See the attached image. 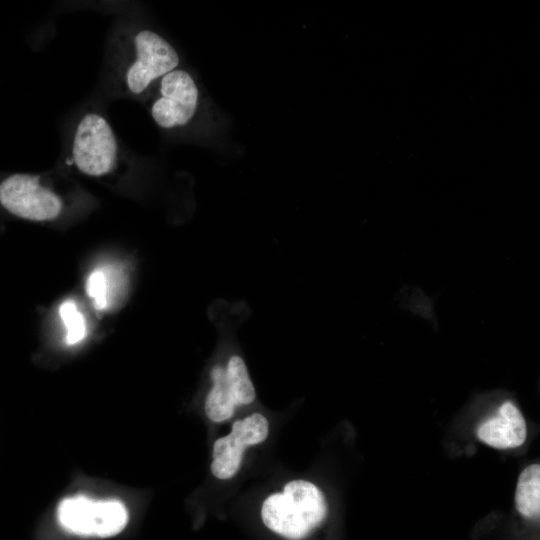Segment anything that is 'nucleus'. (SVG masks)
Returning <instances> with one entry per match:
<instances>
[{"label": "nucleus", "mask_w": 540, "mask_h": 540, "mask_svg": "<svg viewBox=\"0 0 540 540\" xmlns=\"http://www.w3.org/2000/svg\"><path fill=\"white\" fill-rule=\"evenodd\" d=\"M174 46L157 32L122 23L110 34L103 85L113 98L142 101L162 76L179 67Z\"/></svg>", "instance_id": "f257e3e1"}, {"label": "nucleus", "mask_w": 540, "mask_h": 540, "mask_svg": "<svg viewBox=\"0 0 540 540\" xmlns=\"http://www.w3.org/2000/svg\"><path fill=\"white\" fill-rule=\"evenodd\" d=\"M62 157L77 172L104 178L123 166L129 155L105 115L88 105L72 124Z\"/></svg>", "instance_id": "f03ea898"}, {"label": "nucleus", "mask_w": 540, "mask_h": 540, "mask_svg": "<svg viewBox=\"0 0 540 540\" xmlns=\"http://www.w3.org/2000/svg\"><path fill=\"white\" fill-rule=\"evenodd\" d=\"M327 511L322 491L309 481L297 479L263 501L261 518L268 529L283 538L302 540L322 524Z\"/></svg>", "instance_id": "7ed1b4c3"}, {"label": "nucleus", "mask_w": 540, "mask_h": 540, "mask_svg": "<svg viewBox=\"0 0 540 540\" xmlns=\"http://www.w3.org/2000/svg\"><path fill=\"white\" fill-rule=\"evenodd\" d=\"M142 102L160 129L180 132L193 122L198 113L200 91L193 75L178 67L154 83Z\"/></svg>", "instance_id": "20e7f679"}, {"label": "nucleus", "mask_w": 540, "mask_h": 540, "mask_svg": "<svg viewBox=\"0 0 540 540\" xmlns=\"http://www.w3.org/2000/svg\"><path fill=\"white\" fill-rule=\"evenodd\" d=\"M49 182L46 174H12L0 183V204L22 219L56 220L65 209V201Z\"/></svg>", "instance_id": "39448f33"}, {"label": "nucleus", "mask_w": 540, "mask_h": 540, "mask_svg": "<svg viewBox=\"0 0 540 540\" xmlns=\"http://www.w3.org/2000/svg\"><path fill=\"white\" fill-rule=\"evenodd\" d=\"M57 514L66 530L82 536L110 537L120 533L128 522V512L122 502L85 496L63 499Z\"/></svg>", "instance_id": "423d86ee"}, {"label": "nucleus", "mask_w": 540, "mask_h": 540, "mask_svg": "<svg viewBox=\"0 0 540 540\" xmlns=\"http://www.w3.org/2000/svg\"><path fill=\"white\" fill-rule=\"evenodd\" d=\"M210 377L212 386L206 396L205 412L213 422L225 421L237 405L251 404L256 397L246 364L239 355H231L224 366H213Z\"/></svg>", "instance_id": "0eeeda50"}, {"label": "nucleus", "mask_w": 540, "mask_h": 540, "mask_svg": "<svg viewBox=\"0 0 540 540\" xmlns=\"http://www.w3.org/2000/svg\"><path fill=\"white\" fill-rule=\"evenodd\" d=\"M268 433V420L260 413L234 422L230 434L213 444L212 474L219 479L231 478L241 465L245 446L263 442Z\"/></svg>", "instance_id": "6e6552de"}, {"label": "nucleus", "mask_w": 540, "mask_h": 540, "mask_svg": "<svg viewBox=\"0 0 540 540\" xmlns=\"http://www.w3.org/2000/svg\"><path fill=\"white\" fill-rule=\"evenodd\" d=\"M478 438L497 449L521 446L527 437L526 421L516 405L507 400L496 416L484 422L477 431Z\"/></svg>", "instance_id": "1a4fd4ad"}, {"label": "nucleus", "mask_w": 540, "mask_h": 540, "mask_svg": "<svg viewBox=\"0 0 540 540\" xmlns=\"http://www.w3.org/2000/svg\"><path fill=\"white\" fill-rule=\"evenodd\" d=\"M515 504L518 512L526 518H537L540 513V465L531 464L519 475Z\"/></svg>", "instance_id": "9d476101"}, {"label": "nucleus", "mask_w": 540, "mask_h": 540, "mask_svg": "<svg viewBox=\"0 0 540 540\" xmlns=\"http://www.w3.org/2000/svg\"><path fill=\"white\" fill-rule=\"evenodd\" d=\"M59 312L66 327L67 343L75 344L81 341L86 333L85 320L76 305L70 300L65 301L60 306Z\"/></svg>", "instance_id": "9b49d317"}, {"label": "nucleus", "mask_w": 540, "mask_h": 540, "mask_svg": "<svg viewBox=\"0 0 540 540\" xmlns=\"http://www.w3.org/2000/svg\"><path fill=\"white\" fill-rule=\"evenodd\" d=\"M86 290L93 299L94 306L98 310H103L107 305L108 285L104 273L95 270L88 278Z\"/></svg>", "instance_id": "f8f14e48"}]
</instances>
